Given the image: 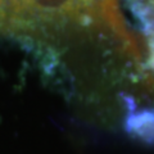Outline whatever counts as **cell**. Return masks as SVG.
Wrapping results in <instances>:
<instances>
[{
	"label": "cell",
	"instance_id": "cell-1",
	"mask_svg": "<svg viewBox=\"0 0 154 154\" xmlns=\"http://www.w3.org/2000/svg\"><path fill=\"white\" fill-rule=\"evenodd\" d=\"M99 17H102L107 25L112 28V31L122 40L125 50L128 51L136 60H141L143 50L139 44V40L134 36L132 32L125 23L118 8L117 0H100L99 3Z\"/></svg>",
	"mask_w": 154,
	"mask_h": 154
},
{
	"label": "cell",
	"instance_id": "cell-3",
	"mask_svg": "<svg viewBox=\"0 0 154 154\" xmlns=\"http://www.w3.org/2000/svg\"><path fill=\"white\" fill-rule=\"evenodd\" d=\"M144 36H154V7L145 0H123Z\"/></svg>",
	"mask_w": 154,
	"mask_h": 154
},
{
	"label": "cell",
	"instance_id": "cell-4",
	"mask_svg": "<svg viewBox=\"0 0 154 154\" xmlns=\"http://www.w3.org/2000/svg\"><path fill=\"white\" fill-rule=\"evenodd\" d=\"M149 3H150V4H152V5L154 7V0H149Z\"/></svg>",
	"mask_w": 154,
	"mask_h": 154
},
{
	"label": "cell",
	"instance_id": "cell-2",
	"mask_svg": "<svg viewBox=\"0 0 154 154\" xmlns=\"http://www.w3.org/2000/svg\"><path fill=\"white\" fill-rule=\"evenodd\" d=\"M125 128L132 137L154 145V110L143 109L140 112H128Z\"/></svg>",
	"mask_w": 154,
	"mask_h": 154
}]
</instances>
